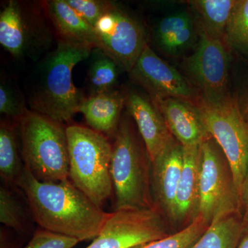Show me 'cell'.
Masks as SVG:
<instances>
[{
  "label": "cell",
  "instance_id": "1",
  "mask_svg": "<svg viewBox=\"0 0 248 248\" xmlns=\"http://www.w3.org/2000/svg\"><path fill=\"white\" fill-rule=\"evenodd\" d=\"M16 186L24 192L31 215L42 229L79 242L95 239L109 215L71 181L40 182L25 166Z\"/></svg>",
  "mask_w": 248,
  "mask_h": 248
},
{
  "label": "cell",
  "instance_id": "2",
  "mask_svg": "<svg viewBox=\"0 0 248 248\" xmlns=\"http://www.w3.org/2000/svg\"><path fill=\"white\" fill-rule=\"evenodd\" d=\"M93 48L59 40L32 75L27 101L31 110L61 124L79 112L84 97L73 84L72 73L78 63L89 58Z\"/></svg>",
  "mask_w": 248,
  "mask_h": 248
},
{
  "label": "cell",
  "instance_id": "3",
  "mask_svg": "<svg viewBox=\"0 0 248 248\" xmlns=\"http://www.w3.org/2000/svg\"><path fill=\"white\" fill-rule=\"evenodd\" d=\"M110 174L115 210L155 208L152 197L151 161L131 120L122 116L112 145Z\"/></svg>",
  "mask_w": 248,
  "mask_h": 248
},
{
  "label": "cell",
  "instance_id": "4",
  "mask_svg": "<svg viewBox=\"0 0 248 248\" xmlns=\"http://www.w3.org/2000/svg\"><path fill=\"white\" fill-rule=\"evenodd\" d=\"M24 164L42 182L69 179V153L63 124L29 110L17 122Z\"/></svg>",
  "mask_w": 248,
  "mask_h": 248
},
{
  "label": "cell",
  "instance_id": "5",
  "mask_svg": "<svg viewBox=\"0 0 248 248\" xmlns=\"http://www.w3.org/2000/svg\"><path fill=\"white\" fill-rule=\"evenodd\" d=\"M66 131L70 181L102 208L113 190L110 174L112 145L106 135L91 128L71 125Z\"/></svg>",
  "mask_w": 248,
  "mask_h": 248
},
{
  "label": "cell",
  "instance_id": "6",
  "mask_svg": "<svg viewBox=\"0 0 248 248\" xmlns=\"http://www.w3.org/2000/svg\"><path fill=\"white\" fill-rule=\"evenodd\" d=\"M209 135L221 148L231 167L239 194L248 172V128L240 115L236 98L213 104L199 97L194 102Z\"/></svg>",
  "mask_w": 248,
  "mask_h": 248
},
{
  "label": "cell",
  "instance_id": "7",
  "mask_svg": "<svg viewBox=\"0 0 248 248\" xmlns=\"http://www.w3.org/2000/svg\"><path fill=\"white\" fill-rule=\"evenodd\" d=\"M202 156L198 215L210 223L223 214H241V202L231 167L211 136L202 143Z\"/></svg>",
  "mask_w": 248,
  "mask_h": 248
},
{
  "label": "cell",
  "instance_id": "8",
  "mask_svg": "<svg viewBox=\"0 0 248 248\" xmlns=\"http://www.w3.org/2000/svg\"><path fill=\"white\" fill-rule=\"evenodd\" d=\"M51 35L38 9L16 0L0 13V44L16 58L37 60L48 50Z\"/></svg>",
  "mask_w": 248,
  "mask_h": 248
},
{
  "label": "cell",
  "instance_id": "9",
  "mask_svg": "<svg viewBox=\"0 0 248 248\" xmlns=\"http://www.w3.org/2000/svg\"><path fill=\"white\" fill-rule=\"evenodd\" d=\"M198 31L200 40L197 48L183 60L182 68L200 91V97L217 104L231 96L228 90V50L224 41L213 38L202 26H199Z\"/></svg>",
  "mask_w": 248,
  "mask_h": 248
},
{
  "label": "cell",
  "instance_id": "10",
  "mask_svg": "<svg viewBox=\"0 0 248 248\" xmlns=\"http://www.w3.org/2000/svg\"><path fill=\"white\" fill-rule=\"evenodd\" d=\"M168 235L157 208L115 210L109 213L100 232L86 248H132Z\"/></svg>",
  "mask_w": 248,
  "mask_h": 248
},
{
  "label": "cell",
  "instance_id": "11",
  "mask_svg": "<svg viewBox=\"0 0 248 248\" xmlns=\"http://www.w3.org/2000/svg\"><path fill=\"white\" fill-rule=\"evenodd\" d=\"M97 48L102 49L128 73L146 45L144 30L136 19L115 3L94 26Z\"/></svg>",
  "mask_w": 248,
  "mask_h": 248
},
{
  "label": "cell",
  "instance_id": "12",
  "mask_svg": "<svg viewBox=\"0 0 248 248\" xmlns=\"http://www.w3.org/2000/svg\"><path fill=\"white\" fill-rule=\"evenodd\" d=\"M129 74L149 93L153 101L178 98L195 102L200 97L190 83L158 56L148 43Z\"/></svg>",
  "mask_w": 248,
  "mask_h": 248
},
{
  "label": "cell",
  "instance_id": "13",
  "mask_svg": "<svg viewBox=\"0 0 248 248\" xmlns=\"http://www.w3.org/2000/svg\"><path fill=\"white\" fill-rule=\"evenodd\" d=\"M125 96V106L136 122L150 161L153 162L178 141L153 99L135 91H130Z\"/></svg>",
  "mask_w": 248,
  "mask_h": 248
},
{
  "label": "cell",
  "instance_id": "14",
  "mask_svg": "<svg viewBox=\"0 0 248 248\" xmlns=\"http://www.w3.org/2000/svg\"><path fill=\"white\" fill-rule=\"evenodd\" d=\"M183 155V146L177 142L151 163V192L155 208L172 221H174L176 197L182 174Z\"/></svg>",
  "mask_w": 248,
  "mask_h": 248
},
{
  "label": "cell",
  "instance_id": "15",
  "mask_svg": "<svg viewBox=\"0 0 248 248\" xmlns=\"http://www.w3.org/2000/svg\"><path fill=\"white\" fill-rule=\"evenodd\" d=\"M153 102L159 108L173 136L182 146L200 144L210 137L194 102L178 98Z\"/></svg>",
  "mask_w": 248,
  "mask_h": 248
},
{
  "label": "cell",
  "instance_id": "16",
  "mask_svg": "<svg viewBox=\"0 0 248 248\" xmlns=\"http://www.w3.org/2000/svg\"><path fill=\"white\" fill-rule=\"evenodd\" d=\"M183 168L173 221L191 223L198 215L200 208L202 143L183 146Z\"/></svg>",
  "mask_w": 248,
  "mask_h": 248
},
{
  "label": "cell",
  "instance_id": "17",
  "mask_svg": "<svg viewBox=\"0 0 248 248\" xmlns=\"http://www.w3.org/2000/svg\"><path fill=\"white\" fill-rule=\"evenodd\" d=\"M124 105L125 94L114 89L84 97L80 104L79 112L84 115L93 130L104 135L115 136Z\"/></svg>",
  "mask_w": 248,
  "mask_h": 248
},
{
  "label": "cell",
  "instance_id": "18",
  "mask_svg": "<svg viewBox=\"0 0 248 248\" xmlns=\"http://www.w3.org/2000/svg\"><path fill=\"white\" fill-rule=\"evenodd\" d=\"M45 9L60 40L97 48L94 28L83 19L66 0L46 1Z\"/></svg>",
  "mask_w": 248,
  "mask_h": 248
},
{
  "label": "cell",
  "instance_id": "19",
  "mask_svg": "<svg viewBox=\"0 0 248 248\" xmlns=\"http://www.w3.org/2000/svg\"><path fill=\"white\" fill-rule=\"evenodd\" d=\"M244 231L241 214H223L214 218L190 248H237Z\"/></svg>",
  "mask_w": 248,
  "mask_h": 248
},
{
  "label": "cell",
  "instance_id": "20",
  "mask_svg": "<svg viewBox=\"0 0 248 248\" xmlns=\"http://www.w3.org/2000/svg\"><path fill=\"white\" fill-rule=\"evenodd\" d=\"M189 4L200 16V25L215 39L224 41L237 0H192Z\"/></svg>",
  "mask_w": 248,
  "mask_h": 248
},
{
  "label": "cell",
  "instance_id": "21",
  "mask_svg": "<svg viewBox=\"0 0 248 248\" xmlns=\"http://www.w3.org/2000/svg\"><path fill=\"white\" fill-rule=\"evenodd\" d=\"M18 127L1 121L0 125V174L4 182L17 185L24 171L19 155Z\"/></svg>",
  "mask_w": 248,
  "mask_h": 248
},
{
  "label": "cell",
  "instance_id": "22",
  "mask_svg": "<svg viewBox=\"0 0 248 248\" xmlns=\"http://www.w3.org/2000/svg\"><path fill=\"white\" fill-rule=\"evenodd\" d=\"M88 68V82L91 95L114 90L120 67L102 49L93 48Z\"/></svg>",
  "mask_w": 248,
  "mask_h": 248
},
{
  "label": "cell",
  "instance_id": "23",
  "mask_svg": "<svg viewBox=\"0 0 248 248\" xmlns=\"http://www.w3.org/2000/svg\"><path fill=\"white\" fill-rule=\"evenodd\" d=\"M0 221L20 236H27L29 232L27 214L22 203L3 186L0 187Z\"/></svg>",
  "mask_w": 248,
  "mask_h": 248
},
{
  "label": "cell",
  "instance_id": "24",
  "mask_svg": "<svg viewBox=\"0 0 248 248\" xmlns=\"http://www.w3.org/2000/svg\"><path fill=\"white\" fill-rule=\"evenodd\" d=\"M210 224L198 215L184 229L174 234L132 248H190L205 232Z\"/></svg>",
  "mask_w": 248,
  "mask_h": 248
},
{
  "label": "cell",
  "instance_id": "25",
  "mask_svg": "<svg viewBox=\"0 0 248 248\" xmlns=\"http://www.w3.org/2000/svg\"><path fill=\"white\" fill-rule=\"evenodd\" d=\"M224 42L248 55V0H237L227 27Z\"/></svg>",
  "mask_w": 248,
  "mask_h": 248
},
{
  "label": "cell",
  "instance_id": "26",
  "mask_svg": "<svg viewBox=\"0 0 248 248\" xmlns=\"http://www.w3.org/2000/svg\"><path fill=\"white\" fill-rule=\"evenodd\" d=\"M27 100L22 93L9 82L1 80L0 84V112L19 122L29 112Z\"/></svg>",
  "mask_w": 248,
  "mask_h": 248
},
{
  "label": "cell",
  "instance_id": "27",
  "mask_svg": "<svg viewBox=\"0 0 248 248\" xmlns=\"http://www.w3.org/2000/svg\"><path fill=\"white\" fill-rule=\"evenodd\" d=\"M79 242L74 238L42 229L35 231L30 241L23 248H73Z\"/></svg>",
  "mask_w": 248,
  "mask_h": 248
},
{
  "label": "cell",
  "instance_id": "28",
  "mask_svg": "<svg viewBox=\"0 0 248 248\" xmlns=\"http://www.w3.org/2000/svg\"><path fill=\"white\" fill-rule=\"evenodd\" d=\"M67 3L92 27L108 11L111 2L99 0H66Z\"/></svg>",
  "mask_w": 248,
  "mask_h": 248
},
{
  "label": "cell",
  "instance_id": "29",
  "mask_svg": "<svg viewBox=\"0 0 248 248\" xmlns=\"http://www.w3.org/2000/svg\"><path fill=\"white\" fill-rule=\"evenodd\" d=\"M191 24H193L192 17L186 11H179L163 18L156 26L155 31L158 43Z\"/></svg>",
  "mask_w": 248,
  "mask_h": 248
},
{
  "label": "cell",
  "instance_id": "30",
  "mask_svg": "<svg viewBox=\"0 0 248 248\" xmlns=\"http://www.w3.org/2000/svg\"><path fill=\"white\" fill-rule=\"evenodd\" d=\"M195 36L193 24L184 28L172 35L170 36L159 45L166 53L176 55L190 45Z\"/></svg>",
  "mask_w": 248,
  "mask_h": 248
},
{
  "label": "cell",
  "instance_id": "31",
  "mask_svg": "<svg viewBox=\"0 0 248 248\" xmlns=\"http://www.w3.org/2000/svg\"><path fill=\"white\" fill-rule=\"evenodd\" d=\"M241 215L245 229L248 230V172L245 178L240 192Z\"/></svg>",
  "mask_w": 248,
  "mask_h": 248
},
{
  "label": "cell",
  "instance_id": "32",
  "mask_svg": "<svg viewBox=\"0 0 248 248\" xmlns=\"http://www.w3.org/2000/svg\"><path fill=\"white\" fill-rule=\"evenodd\" d=\"M235 98L240 115L248 128V85L239 97Z\"/></svg>",
  "mask_w": 248,
  "mask_h": 248
},
{
  "label": "cell",
  "instance_id": "33",
  "mask_svg": "<svg viewBox=\"0 0 248 248\" xmlns=\"http://www.w3.org/2000/svg\"><path fill=\"white\" fill-rule=\"evenodd\" d=\"M237 248H248V230L245 229Z\"/></svg>",
  "mask_w": 248,
  "mask_h": 248
}]
</instances>
